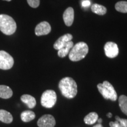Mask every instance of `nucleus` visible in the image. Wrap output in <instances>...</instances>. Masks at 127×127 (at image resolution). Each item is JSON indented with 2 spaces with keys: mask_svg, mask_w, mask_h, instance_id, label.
Instances as JSON below:
<instances>
[{
  "mask_svg": "<svg viewBox=\"0 0 127 127\" xmlns=\"http://www.w3.org/2000/svg\"><path fill=\"white\" fill-rule=\"evenodd\" d=\"M98 123L99 124H101V123H102V119H98Z\"/></svg>",
  "mask_w": 127,
  "mask_h": 127,
  "instance_id": "bb28decb",
  "label": "nucleus"
},
{
  "mask_svg": "<svg viewBox=\"0 0 127 127\" xmlns=\"http://www.w3.org/2000/svg\"><path fill=\"white\" fill-rule=\"evenodd\" d=\"M88 46L84 42H79L73 46L69 52V58L72 61H79L84 59L88 52Z\"/></svg>",
  "mask_w": 127,
  "mask_h": 127,
  "instance_id": "f03ea898",
  "label": "nucleus"
},
{
  "mask_svg": "<svg viewBox=\"0 0 127 127\" xmlns=\"http://www.w3.org/2000/svg\"><path fill=\"white\" fill-rule=\"evenodd\" d=\"M98 119V115L96 112H90L84 118V122L86 124L92 125L96 123Z\"/></svg>",
  "mask_w": 127,
  "mask_h": 127,
  "instance_id": "a211bd4d",
  "label": "nucleus"
},
{
  "mask_svg": "<svg viewBox=\"0 0 127 127\" xmlns=\"http://www.w3.org/2000/svg\"><path fill=\"white\" fill-rule=\"evenodd\" d=\"M74 46V43L72 41H69L64 47L60 49L58 51V55L61 58H64L69 54L72 48Z\"/></svg>",
  "mask_w": 127,
  "mask_h": 127,
  "instance_id": "ddd939ff",
  "label": "nucleus"
},
{
  "mask_svg": "<svg viewBox=\"0 0 127 127\" xmlns=\"http://www.w3.org/2000/svg\"><path fill=\"white\" fill-rule=\"evenodd\" d=\"M116 120L118 121L122 126L123 127H127V119H122L120 118L118 116H116L115 117Z\"/></svg>",
  "mask_w": 127,
  "mask_h": 127,
  "instance_id": "4be33fe9",
  "label": "nucleus"
},
{
  "mask_svg": "<svg viewBox=\"0 0 127 127\" xmlns=\"http://www.w3.org/2000/svg\"><path fill=\"white\" fill-rule=\"evenodd\" d=\"M109 126L111 127H123L118 121L116 120L115 122L111 121L109 123Z\"/></svg>",
  "mask_w": 127,
  "mask_h": 127,
  "instance_id": "5701e85b",
  "label": "nucleus"
},
{
  "mask_svg": "<svg viewBox=\"0 0 127 127\" xmlns=\"http://www.w3.org/2000/svg\"><path fill=\"white\" fill-rule=\"evenodd\" d=\"M51 31V27L50 24L48 22L43 21L36 25L35 29V33L37 36L45 35L48 34Z\"/></svg>",
  "mask_w": 127,
  "mask_h": 127,
  "instance_id": "1a4fd4ad",
  "label": "nucleus"
},
{
  "mask_svg": "<svg viewBox=\"0 0 127 127\" xmlns=\"http://www.w3.org/2000/svg\"><path fill=\"white\" fill-rule=\"evenodd\" d=\"M119 105L122 112L127 115V96L125 95H121L119 98Z\"/></svg>",
  "mask_w": 127,
  "mask_h": 127,
  "instance_id": "6ab92c4d",
  "label": "nucleus"
},
{
  "mask_svg": "<svg viewBox=\"0 0 127 127\" xmlns=\"http://www.w3.org/2000/svg\"><path fill=\"white\" fill-rule=\"evenodd\" d=\"M35 118V114L33 111H25L21 114V118L25 123L31 121Z\"/></svg>",
  "mask_w": 127,
  "mask_h": 127,
  "instance_id": "f3484780",
  "label": "nucleus"
},
{
  "mask_svg": "<svg viewBox=\"0 0 127 127\" xmlns=\"http://www.w3.org/2000/svg\"><path fill=\"white\" fill-rule=\"evenodd\" d=\"M14 60L11 55L5 51H0V69L7 70L14 65Z\"/></svg>",
  "mask_w": 127,
  "mask_h": 127,
  "instance_id": "423d86ee",
  "label": "nucleus"
},
{
  "mask_svg": "<svg viewBox=\"0 0 127 127\" xmlns=\"http://www.w3.org/2000/svg\"><path fill=\"white\" fill-rule=\"evenodd\" d=\"M21 100L28 106L30 108H33L36 105V100L34 97L28 94H24L22 95Z\"/></svg>",
  "mask_w": 127,
  "mask_h": 127,
  "instance_id": "f8f14e48",
  "label": "nucleus"
},
{
  "mask_svg": "<svg viewBox=\"0 0 127 127\" xmlns=\"http://www.w3.org/2000/svg\"><path fill=\"white\" fill-rule=\"evenodd\" d=\"M3 1H11V0H3Z\"/></svg>",
  "mask_w": 127,
  "mask_h": 127,
  "instance_id": "cd10ccee",
  "label": "nucleus"
},
{
  "mask_svg": "<svg viewBox=\"0 0 127 127\" xmlns=\"http://www.w3.org/2000/svg\"><path fill=\"white\" fill-rule=\"evenodd\" d=\"M90 4H91V2L89 0H84L82 2V5L84 7H88L90 5Z\"/></svg>",
  "mask_w": 127,
  "mask_h": 127,
  "instance_id": "b1692460",
  "label": "nucleus"
},
{
  "mask_svg": "<svg viewBox=\"0 0 127 127\" xmlns=\"http://www.w3.org/2000/svg\"><path fill=\"white\" fill-rule=\"evenodd\" d=\"M104 51L106 56L110 58H115L119 54L118 45L113 42H107L105 44Z\"/></svg>",
  "mask_w": 127,
  "mask_h": 127,
  "instance_id": "0eeeda50",
  "label": "nucleus"
},
{
  "mask_svg": "<svg viewBox=\"0 0 127 127\" xmlns=\"http://www.w3.org/2000/svg\"><path fill=\"white\" fill-rule=\"evenodd\" d=\"M63 96L67 98H73L77 94V85L74 79L65 77L60 81L58 85Z\"/></svg>",
  "mask_w": 127,
  "mask_h": 127,
  "instance_id": "f257e3e1",
  "label": "nucleus"
},
{
  "mask_svg": "<svg viewBox=\"0 0 127 127\" xmlns=\"http://www.w3.org/2000/svg\"><path fill=\"white\" fill-rule=\"evenodd\" d=\"M17 30L15 20L9 15L0 14V31L7 35L14 34Z\"/></svg>",
  "mask_w": 127,
  "mask_h": 127,
  "instance_id": "7ed1b4c3",
  "label": "nucleus"
},
{
  "mask_svg": "<svg viewBox=\"0 0 127 127\" xmlns=\"http://www.w3.org/2000/svg\"><path fill=\"white\" fill-rule=\"evenodd\" d=\"M112 114L110 113V112H109V113H108V114L107 115V116L108 118H111V117H112Z\"/></svg>",
  "mask_w": 127,
  "mask_h": 127,
  "instance_id": "a878e982",
  "label": "nucleus"
},
{
  "mask_svg": "<svg viewBox=\"0 0 127 127\" xmlns=\"http://www.w3.org/2000/svg\"><path fill=\"white\" fill-rule=\"evenodd\" d=\"M115 8L117 11L127 13V1H119L116 3Z\"/></svg>",
  "mask_w": 127,
  "mask_h": 127,
  "instance_id": "aec40b11",
  "label": "nucleus"
},
{
  "mask_svg": "<svg viewBox=\"0 0 127 127\" xmlns=\"http://www.w3.org/2000/svg\"><path fill=\"white\" fill-rule=\"evenodd\" d=\"M57 102V94L53 90H48L42 94L41 98V105L47 108L53 107Z\"/></svg>",
  "mask_w": 127,
  "mask_h": 127,
  "instance_id": "39448f33",
  "label": "nucleus"
},
{
  "mask_svg": "<svg viewBox=\"0 0 127 127\" xmlns=\"http://www.w3.org/2000/svg\"><path fill=\"white\" fill-rule=\"evenodd\" d=\"M0 121L5 124H10L13 121V117L8 111L0 109Z\"/></svg>",
  "mask_w": 127,
  "mask_h": 127,
  "instance_id": "2eb2a0df",
  "label": "nucleus"
},
{
  "mask_svg": "<svg viewBox=\"0 0 127 127\" xmlns=\"http://www.w3.org/2000/svg\"><path fill=\"white\" fill-rule=\"evenodd\" d=\"M13 93L9 87L6 85H0V98L3 99H8L12 96Z\"/></svg>",
  "mask_w": 127,
  "mask_h": 127,
  "instance_id": "4468645a",
  "label": "nucleus"
},
{
  "mask_svg": "<svg viewBox=\"0 0 127 127\" xmlns=\"http://www.w3.org/2000/svg\"><path fill=\"white\" fill-rule=\"evenodd\" d=\"M94 127H103V126L101 124H98L95 125Z\"/></svg>",
  "mask_w": 127,
  "mask_h": 127,
  "instance_id": "393cba45",
  "label": "nucleus"
},
{
  "mask_svg": "<svg viewBox=\"0 0 127 127\" xmlns=\"http://www.w3.org/2000/svg\"><path fill=\"white\" fill-rule=\"evenodd\" d=\"M63 20L67 27L72 25L74 20V10L72 7H68L65 9L63 14Z\"/></svg>",
  "mask_w": 127,
  "mask_h": 127,
  "instance_id": "9b49d317",
  "label": "nucleus"
},
{
  "mask_svg": "<svg viewBox=\"0 0 127 127\" xmlns=\"http://www.w3.org/2000/svg\"><path fill=\"white\" fill-rule=\"evenodd\" d=\"M56 124L55 118L51 115H44L39 119L37 125L39 127H54Z\"/></svg>",
  "mask_w": 127,
  "mask_h": 127,
  "instance_id": "6e6552de",
  "label": "nucleus"
},
{
  "mask_svg": "<svg viewBox=\"0 0 127 127\" xmlns=\"http://www.w3.org/2000/svg\"><path fill=\"white\" fill-rule=\"evenodd\" d=\"M91 11L94 13L99 15H104L107 13V8L105 7L98 4H94L91 6Z\"/></svg>",
  "mask_w": 127,
  "mask_h": 127,
  "instance_id": "dca6fc26",
  "label": "nucleus"
},
{
  "mask_svg": "<svg viewBox=\"0 0 127 127\" xmlns=\"http://www.w3.org/2000/svg\"><path fill=\"white\" fill-rule=\"evenodd\" d=\"M97 88L98 91L105 99L113 101L117 99V94L115 89L111 84L107 81H105L102 84H98Z\"/></svg>",
  "mask_w": 127,
  "mask_h": 127,
  "instance_id": "20e7f679",
  "label": "nucleus"
},
{
  "mask_svg": "<svg viewBox=\"0 0 127 127\" xmlns=\"http://www.w3.org/2000/svg\"><path fill=\"white\" fill-rule=\"evenodd\" d=\"M73 36L71 34H66L60 36L54 44V48L57 50H59L64 47L68 42L72 40Z\"/></svg>",
  "mask_w": 127,
  "mask_h": 127,
  "instance_id": "9d476101",
  "label": "nucleus"
},
{
  "mask_svg": "<svg viewBox=\"0 0 127 127\" xmlns=\"http://www.w3.org/2000/svg\"><path fill=\"white\" fill-rule=\"evenodd\" d=\"M30 7L34 8L38 7L40 4V0H27Z\"/></svg>",
  "mask_w": 127,
  "mask_h": 127,
  "instance_id": "412c9836",
  "label": "nucleus"
}]
</instances>
